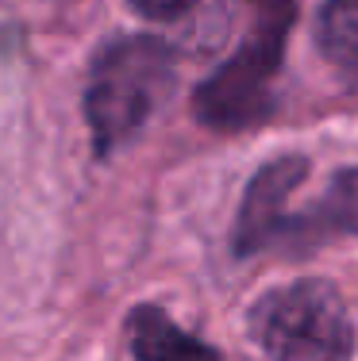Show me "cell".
<instances>
[{
    "mask_svg": "<svg viewBox=\"0 0 358 361\" xmlns=\"http://www.w3.org/2000/svg\"><path fill=\"white\" fill-rule=\"evenodd\" d=\"M304 177H309V158L304 154H281V158L266 161L251 177L243 204H239V216H235V231H232L235 257H254L262 250L281 246L289 216H293L289 204H293Z\"/></svg>",
    "mask_w": 358,
    "mask_h": 361,
    "instance_id": "cell-4",
    "label": "cell"
},
{
    "mask_svg": "<svg viewBox=\"0 0 358 361\" xmlns=\"http://www.w3.org/2000/svg\"><path fill=\"white\" fill-rule=\"evenodd\" d=\"M177 81V54L158 35H124L97 54L85 85V123L97 154H116L147 127Z\"/></svg>",
    "mask_w": 358,
    "mask_h": 361,
    "instance_id": "cell-2",
    "label": "cell"
},
{
    "mask_svg": "<svg viewBox=\"0 0 358 361\" xmlns=\"http://www.w3.org/2000/svg\"><path fill=\"white\" fill-rule=\"evenodd\" d=\"M251 338L266 361H351L354 323L331 281L301 277L262 292L251 307Z\"/></svg>",
    "mask_w": 358,
    "mask_h": 361,
    "instance_id": "cell-3",
    "label": "cell"
},
{
    "mask_svg": "<svg viewBox=\"0 0 358 361\" xmlns=\"http://www.w3.org/2000/svg\"><path fill=\"white\" fill-rule=\"evenodd\" d=\"M251 31L224 66H216L193 92V111L212 131H251L278 108V73L297 20V0H246Z\"/></svg>",
    "mask_w": 358,
    "mask_h": 361,
    "instance_id": "cell-1",
    "label": "cell"
},
{
    "mask_svg": "<svg viewBox=\"0 0 358 361\" xmlns=\"http://www.w3.org/2000/svg\"><path fill=\"white\" fill-rule=\"evenodd\" d=\"M328 238H358V166L331 173L320 200L289 216L281 246H320Z\"/></svg>",
    "mask_w": 358,
    "mask_h": 361,
    "instance_id": "cell-5",
    "label": "cell"
},
{
    "mask_svg": "<svg viewBox=\"0 0 358 361\" xmlns=\"http://www.w3.org/2000/svg\"><path fill=\"white\" fill-rule=\"evenodd\" d=\"M127 4L150 23H169V20H181L185 12H193L201 0H127Z\"/></svg>",
    "mask_w": 358,
    "mask_h": 361,
    "instance_id": "cell-8",
    "label": "cell"
},
{
    "mask_svg": "<svg viewBox=\"0 0 358 361\" xmlns=\"http://www.w3.org/2000/svg\"><path fill=\"white\" fill-rule=\"evenodd\" d=\"M316 42L339 85L358 92V0H323Z\"/></svg>",
    "mask_w": 358,
    "mask_h": 361,
    "instance_id": "cell-7",
    "label": "cell"
},
{
    "mask_svg": "<svg viewBox=\"0 0 358 361\" xmlns=\"http://www.w3.org/2000/svg\"><path fill=\"white\" fill-rule=\"evenodd\" d=\"M127 346L135 361H220L216 346H208L181 323H174L162 307L143 304L127 319Z\"/></svg>",
    "mask_w": 358,
    "mask_h": 361,
    "instance_id": "cell-6",
    "label": "cell"
}]
</instances>
